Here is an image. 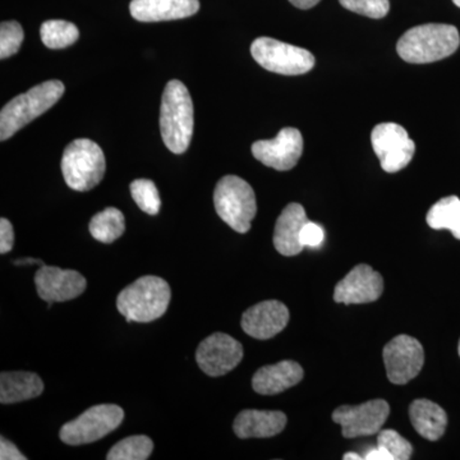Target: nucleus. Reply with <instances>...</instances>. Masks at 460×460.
I'll return each mask as SVG.
<instances>
[{
    "mask_svg": "<svg viewBox=\"0 0 460 460\" xmlns=\"http://www.w3.org/2000/svg\"><path fill=\"white\" fill-rule=\"evenodd\" d=\"M251 54L262 68L278 75H305L314 66L311 51L271 38L256 39L251 45Z\"/></svg>",
    "mask_w": 460,
    "mask_h": 460,
    "instance_id": "0eeeda50",
    "label": "nucleus"
},
{
    "mask_svg": "<svg viewBox=\"0 0 460 460\" xmlns=\"http://www.w3.org/2000/svg\"><path fill=\"white\" fill-rule=\"evenodd\" d=\"M458 352H459V356H460V341H459Z\"/></svg>",
    "mask_w": 460,
    "mask_h": 460,
    "instance_id": "58836bf2",
    "label": "nucleus"
},
{
    "mask_svg": "<svg viewBox=\"0 0 460 460\" xmlns=\"http://www.w3.org/2000/svg\"><path fill=\"white\" fill-rule=\"evenodd\" d=\"M289 310L279 301H263L248 308L242 316L241 325L247 335L268 341L286 329Z\"/></svg>",
    "mask_w": 460,
    "mask_h": 460,
    "instance_id": "dca6fc26",
    "label": "nucleus"
},
{
    "mask_svg": "<svg viewBox=\"0 0 460 460\" xmlns=\"http://www.w3.org/2000/svg\"><path fill=\"white\" fill-rule=\"evenodd\" d=\"M377 445L384 447L392 456L393 460H408L413 454V447L410 441L402 438L394 429L378 432Z\"/></svg>",
    "mask_w": 460,
    "mask_h": 460,
    "instance_id": "c85d7f7f",
    "label": "nucleus"
},
{
    "mask_svg": "<svg viewBox=\"0 0 460 460\" xmlns=\"http://www.w3.org/2000/svg\"><path fill=\"white\" fill-rule=\"evenodd\" d=\"M366 460H393L392 456L386 452L384 447H372V449L368 450L367 453L365 454Z\"/></svg>",
    "mask_w": 460,
    "mask_h": 460,
    "instance_id": "72a5a7b5",
    "label": "nucleus"
},
{
    "mask_svg": "<svg viewBox=\"0 0 460 460\" xmlns=\"http://www.w3.org/2000/svg\"><path fill=\"white\" fill-rule=\"evenodd\" d=\"M372 147L386 172H396L408 166L416 153V144L408 132L396 123H380L371 133Z\"/></svg>",
    "mask_w": 460,
    "mask_h": 460,
    "instance_id": "1a4fd4ad",
    "label": "nucleus"
},
{
    "mask_svg": "<svg viewBox=\"0 0 460 460\" xmlns=\"http://www.w3.org/2000/svg\"><path fill=\"white\" fill-rule=\"evenodd\" d=\"M160 131L172 154L186 153L193 135V102L181 81L166 84L160 108Z\"/></svg>",
    "mask_w": 460,
    "mask_h": 460,
    "instance_id": "f03ea898",
    "label": "nucleus"
},
{
    "mask_svg": "<svg viewBox=\"0 0 460 460\" xmlns=\"http://www.w3.org/2000/svg\"><path fill=\"white\" fill-rule=\"evenodd\" d=\"M36 263H39V265H44L40 260L36 259H22L16 260V261H14V265H36Z\"/></svg>",
    "mask_w": 460,
    "mask_h": 460,
    "instance_id": "c9c22d12",
    "label": "nucleus"
},
{
    "mask_svg": "<svg viewBox=\"0 0 460 460\" xmlns=\"http://www.w3.org/2000/svg\"><path fill=\"white\" fill-rule=\"evenodd\" d=\"M389 404L383 399L359 405H341L332 413V420L341 426L344 438L378 434L389 417Z\"/></svg>",
    "mask_w": 460,
    "mask_h": 460,
    "instance_id": "9b49d317",
    "label": "nucleus"
},
{
    "mask_svg": "<svg viewBox=\"0 0 460 460\" xmlns=\"http://www.w3.org/2000/svg\"><path fill=\"white\" fill-rule=\"evenodd\" d=\"M341 7L361 16L380 20L389 13V0H339Z\"/></svg>",
    "mask_w": 460,
    "mask_h": 460,
    "instance_id": "c756f323",
    "label": "nucleus"
},
{
    "mask_svg": "<svg viewBox=\"0 0 460 460\" xmlns=\"http://www.w3.org/2000/svg\"><path fill=\"white\" fill-rule=\"evenodd\" d=\"M14 232L13 226L5 217L0 219V253L4 255L13 248Z\"/></svg>",
    "mask_w": 460,
    "mask_h": 460,
    "instance_id": "2f4dec72",
    "label": "nucleus"
},
{
    "mask_svg": "<svg viewBox=\"0 0 460 460\" xmlns=\"http://www.w3.org/2000/svg\"><path fill=\"white\" fill-rule=\"evenodd\" d=\"M304 368L295 361H281L263 366L252 378V387L257 394L277 395L301 383Z\"/></svg>",
    "mask_w": 460,
    "mask_h": 460,
    "instance_id": "6ab92c4d",
    "label": "nucleus"
},
{
    "mask_svg": "<svg viewBox=\"0 0 460 460\" xmlns=\"http://www.w3.org/2000/svg\"><path fill=\"white\" fill-rule=\"evenodd\" d=\"M243 358V347L224 332H215L199 343L196 352L199 367L211 377L234 370Z\"/></svg>",
    "mask_w": 460,
    "mask_h": 460,
    "instance_id": "f8f14e48",
    "label": "nucleus"
},
{
    "mask_svg": "<svg viewBox=\"0 0 460 460\" xmlns=\"http://www.w3.org/2000/svg\"><path fill=\"white\" fill-rule=\"evenodd\" d=\"M295 7L299 9H310L319 4L321 0H289Z\"/></svg>",
    "mask_w": 460,
    "mask_h": 460,
    "instance_id": "f704fd0d",
    "label": "nucleus"
},
{
    "mask_svg": "<svg viewBox=\"0 0 460 460\" xmlns=\"http://www.w3.org/2000/svg\"><path fill=\"white\" fill-rule=\"evenodd\" d=\"M41 40L49 49H65L80 38L77 27L68 21H45L40 27Z\"/></svg>",
    "mask_w": 460,
    "mask_h": 460,
    "instance_id": "393cba45",
    "label": "nucleus"
},
{
    "mask_svg": "<svg viewBox=\"0 0 460 460\" xmlns=\"http://www.w3.org/2000/svg\"><path fill=\"white\" fill-rule=\"evenodd\" d=\"M215 210L224 223L238 233H247L256 217V196L252 187L237 175H226L214 190Z\"/></svg>",
    "mask_w": 460,
    "mask_h": 460,
    "instance_id": "39448f33",
    "label": "nucleus"
},
{
    "mask_svg": "<svg viewBox=\"0 0 460 460\" xmlns=\"http://www.w3.org/2000/svg\"><path fill=\"white\" fill-rule=\"evenodd\" d=\"M44 392V383L33 372H3L0 375V402L13 404L38 398Z\"/></svg>",
    "mask_w": 460,
    "mask_h": 460,
    "instance_id": "412c9836",
    "label": "nucleus"
},
{
    "mask_svg": "<svg viewBox=\"0 0 460 460\" xmlns=\"http://www.w3.org/2000/svg\"><path fill=\"white\" fill-rule=\"evenodd\" d=\"M132 199L144 213L148 215L159 214L160 201L159 190L153 181L150 180H136L133 181L131 186Z\"/></svg>",
    "mask_w": 460,
    "mask_h": 460,
    "instance_id": "bb28decb",
    "label": "nucleus"
},
{
    "mask_svg": "<svg viewBox=\"0 0 460 460\" xmlns=\"http://www.w3.org/2000/svg\"><path fill=\"white\" fill-rule=\"evenodd\" d=\"M384 292L383 277L371 266H356L335 287L334 301L344 305H362L377 301Z\"/></svg>",
    "mask_w": 460,
    "mask_h": 460,
    "instance_id": "2eb2a0df",
    "label": "nucleus"
},
{
    "mask_svg": "<svg viewBox=\"0 0 460 460\" xmlns=\"http://www.w3.org/2000/svg\"><path fill=\"white\" fill-rule=\"evenodd\" d=\"M304 153V137L299 129L287 127L274 140L257 141L252 154L259 162L275 171L286 172L295 168Z\"/></svg>",
    "mask_w": 460,
    "mask_h": 460,
    "instance_id": "ddd939ff",
    "label": "nucleus"
},
{
    "mask_svg": "<svg viewBox=\"0 0 460 460\" xmlns=\"http://www.w3.org/2000/svg\"><path fill=\"white\" fill-rule=\"evenodd\" d=\"M105 169L102 147L89 138H78L66 147L62 172L69 189L80 192L93 190L104 178Z\"/></svg>",
    "mask_w": 460,
    "mask_h": 460,
    "instance_id": "423d86ee",
    "label": "nucleus"
},
{
    "mask_svg": "<svg viewBox=\"0 0 460 460\" xmlns=\"http://www.w3.org/2000/svg\"><path fill=\"white\" fill-rule=\"evenodd\" d=\"M460 36L456 26L426 23L402 33L396 44L399 57L411 65H428L458 50Z\"/></svg>",
    "mask_w": 460,
    "mask_h": 460,
    "instance_id": "f257e3e1",
    "label": "nucleus"
},
{
    "mask_svg": "<svg viewBox=\"0 0 460 460\" xmlns=\"http://www.w3.org/2000/svg\"><path fill=\"white\" fill-rule=\"evenodd\" d=\"M124 420V411L115 404H100L84 411L78 419L66 423L60 429L63 443L77 447L95 443L119 428Z\"/></svg>",
    "mask_w": 460,
    "mask_h": 460,
    "instance_id": "6e6552de",
    "label": "nucleus"
},
{
    "mask_svg": "<svg viewBox=\"0 0 460 460\" xmlns=\"http://www.w3.org/2000/svg\"><path fill=\"white\" fill-rule=\"evenodd\" d=\"M428 224L432 229H447L460 241V199L456 196L441 199L429 208Z\"/></svg>",
    "mask_w": 460,
    "mask_h": 460,
    "instance_id": "b1692460",
    "label": "nucleus"
},
{
    "mask_svg": "<svg viewBox=\"0 0 460 460\" xmlns=\"http://www.w3.org/2000/svg\"><path fill=\"white\" fill-rule=\"evenodd\" d=\"M23 39H25V33L20 23L16 21L3 22L0 25V58L7 59L17 54Z\"/></svg>",
    "mask_w": 460,
    "mask_h": 460,
    "instance_id": "cd10ccee",
    "label": "nucleus"
},
{
    "mask_svg": "<svg viewBox=\"0 0 460 460\" xmlns=\"http://www.w3.org/2000/svg\"><path fill=\"white\" fill-rule=\"evenodd\" d=\"M387 378L395 385H404L422 370L425 350L417 339L398 335L384 348Z\"/></svg>",
    "mask_w": 460,
    "mask_h": 460,
    "instance_id": "9d476101",
    "label": "nucleus"
},
{
    "mask_svg": "<svg viewBox=\"0 0 460 460\" xmlns=\"http://www.w3.org/2000/svg\"><path fill=\"white\" fill-rule=\"evenodd\" d=\"M454 4L460 8V0H453Z\"/></svg>",
    "mask_w": 460,
    "mask_h": 460,
    "instance_id": "4c0bfd02",
    "label": "nucleus"
},
{
    "mask_svg": "<svg viewBox=\"0 0 460 460\" xmlns=\"http://www.w3.org/2000/svg\"><path fill=\"white\" fill-rule=\"evenodd\" d=\"M310 222L304 206L289 204L278 217L275 224L274 246L280 255L292 257L299 255L304 251L301 235L305 223Z\"/></svg>",
    "mask_w": 460,
    "mask_h": 460,
    "instance_id": "f3484780",
    "label": "nucleus"
},
{
    "mask_svg": "<svg viewBox=\"0 0 460 460\" xmlns=\"http://www.w3.org/2000/svg\"><path fill=\"white\" fill-rule=\"evenodd\" d=\"M65 90L60 81H47L11 100L0 113V140H8L33 119L47 113L59 102Z\"/></svg>",
    "mask_w": 460,
    "mask_h": 460,
    "instance_id": "20e7f679",
    "label": "nucleus"
},
{
    "mask_svg": "<svg viewBox=\"0 0 460 460\" xmlns=\"http://www.w3.org/2000/svg\"><path fill=\"white\" fill-rule=\"evenodd\" d=\"M199 0H132V17L140 22L181 20L198 13Z\"/></svg>",
    "mask_w": 460,
    "mask_h": 460,
    "instance_id": "a211bd4d",
    "label": "nucleus"
},
{
    "mask_svg": "<svg viewBox=\"0 0 460 460\" xmlns=\"http://www.w3.org/2000/svg\"><path fill=\"white\" fill-rule=\"evenodd\" d=\"M91 235L102 243H113L122 237L126 230V220L122 211L115 208H107L91 219L89 226Z\"/></svg>",
    "mask_w": 460,
    "mask_h": 460,
    "instance_id": "5701e85b",
    "label": "nucleus"
},
{
    "mask_svg": "<svg viewBox=\"0 0 460 460\" xmlns=\"http://www.w3.org/2000/svg\"><path fill=\"white\" fill-rule=\"evenodd\" d=\"M287 426V416L279 411H242L234 420L239 438H265L280 434Z\"/></svg>",
    "mask_w": 460,
    "mask_h": 460,
    "instance_id": "aec40b11",
    "label": "nucleus"
},
{
    "mask_svg": "<svg viewBox=\"0 0 460 460\" xmlns=\"http://www.w3.org/2000/svg\"><path fill=\"white\" fill-rule=\"evenodd\" d=\"M410 417L414 429L426 440L438 441L447 429V411L428 399H417L411 402Z\"/></svg>",
    "mask_w": 460,
    "mask_h": 460,
    "instance_id": "4be33fe9",
    "label": "nucleus"
},
{
    "mask_svg": "<svg viewBox=\"0 0 460 460\" xmlns=\"http://www.w3.org/2000/svg\"><path fill=\"white\" fill-rule=\"evenodd\" d=\"M0 459L25 460L27 458L17 449L16 445L11 443L7 438H0Z\"/></svg>",
    "mask_w": 460,
    "mask_h": 460,
    "instance_id": "473e14b6",
    "label": "nucleus"
},
{
    "mask_svg": "<svg viewBox=\"0 0 460 460\" xmlns=\"http://www.w3.org/2000/svg\"><path fill=\"white\" fill-rule=\"evenodd\" d=\"M171 287L159 277H142L124 288L117 296V308L128 323L160 319L171 304Z\"/></svg>",
    "mask_w": 460,
    "mask_h": 460,
    "instance_id": "7ed1b4c3",
    "label": "nucleus"
},
{
    "mask_svg": "<svg viewBox=\"0 0 460 460\" xmlns=\"http://www.w3.org/2000/svg\"><path fill=\"white\" fill-rule=\"evenodd\" d=\"M323 238H325V232H323V226L313 222L305 223L301 235L302 244L305 247H320Z\"/></svg>",
    "mask_w": 460,
    "mask_h": 460,
    "instance_id": "7c9ffc66",
    "label": "nucleus"
},
{
    "mask_svg": "<svg viewBox=\"0 0 460 460\" xmlns=\"http://www.w3.org/2000/svg\"><path fill=\"white\" fill-rule=\"evenodd\" d=\"M344 460H361L362 456H359L358 454L356 453H347L343 456Z\"/></svg>",
    "mask_w": 460,
    "mask_h": 460,
    "instance_id": "e433bc0d",
    "label": "nucleus"
},
{
    "mask_svg": "<svg viewBox=\"0 0 460 460\" xmlns=\"http://www.w3.org/2000/svg\"><path fill=\"white\" fill-rule=\"evenodd\" d=\"M35 286L41 299L54 304L71 301L83 295L86 290L87 281L78 271L42 265L36 271Z\"/></svg>",
    "mask_w": 460,
    "mask_h": 460,
    "instance_id": "4468645a",
    "label": "nucleus"
},
{
    "mask_svg": "<svg viewBox=\"0 0 460 460\" xmlns=\"http://www.w3.org/2000/svg\"><path fill=\"white\" fill-rule=\"evenodd\" d=\"M154 450V443L145 435L129 436L109 450L108 460H146Z\"/></svg>",
    "mask_w": 460,
    "mask_h": 460,
    "instance_id": "a878e982",
    "label": "nucleus"
}]
</instances>
